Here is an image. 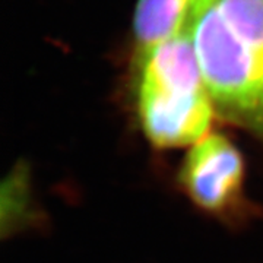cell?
<instances>
[{"mask_svg":"<svg viewBox=\"0 0 263 263\" xmlns=\"http://www.w3.org/2000/svg\"><path fill=\"white\" fill-rule=\"evenodd\" d=\"M192 35L215 113L263 141V48L237 37L216 5L193 22Z\"/></svg>","mask_w":263,"mask_h":263,"instance_id":"cell-1","label":"cell"},{"mask_svg":"<svg viewBox=\"0 0 263 263\" xmlns=\"http://www.w3.org/2000/svg\"><path fill=\"white\" fill-rule=\"evenodd\" d=\"M180 177L199 206L209 212H222L241 195L245 164L231 142L211 133L193 145Z\"/></svg>","mask_w":263,"mask_h":263,"instance_id":"cell-2","label":"cell"},{"mask_svg":"<svg viewBox=\"0 0 263 263\" xmlns=\"http://www.w3.org/2000/svg\"><path fill=\"white\" fill-rule=\"evenodd\" d=\"M139 116L146 136L161 148L195 145L215 113L208 92L173 94L139 88Z\"/></svg>","mask_w":263,"mask_h":263,"instance_id":"cell-3","label":"cell"},{"mask_svg":"<svg viewBox=\"0 0 263 263\" xmlns=\"http://www.w3.org/2000/svg\"><path fill=\"white\" fill-rule=\"evenodd\" d=\"M192 0H139L135 12V37L141 54L192 28Z\"/></svg>","mask_w":263,"mask_h":263,"instance_id":"cell-4","label":"cell"},{"mask_svg":"<svg viewBox=\"0 0 263 263\" xmlns=\"http://www.w3.org/2000/svg\"><path fill=\"white\" fill-rule=\"evenodd\" d=\"M216 3H218V0H192V21L195 22L205 10H208Z\"/></svg>","mask_w":263,"mask_h":263,"instance_id":"cell-5","label":"cell"}]
</instances>
